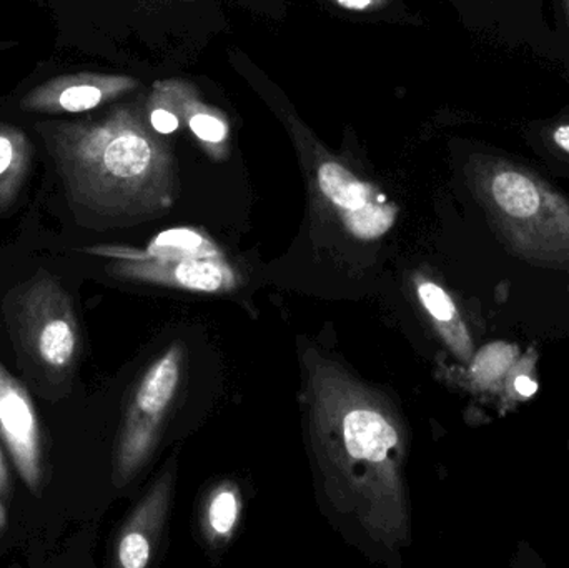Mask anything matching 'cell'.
Masks as SVG:
<instances>
[{
    "instance_id": "cell-19",
    "label": "cell",
    "mask_w": 569,
    "mask_h": 568,
    "mask_svg": "<svg viewBox=\"0 0 569 568\" xmlns=\"http://www.w3.org/2000/svg\"><path fill=\"white\" fill-rule=\"evenodd\" d=\"M515 389H517L520 396L533 397L535 393L538 392V383L537 380L531 379V377L520 376L515 380Z\"/></svg>"
},
{
    "instance_id": "cell-2",
    "label": "cell",
    "mask_w": 569,
    "mask_h": 568,
    "mask_svg": "<svg viewBox=\"0 0 569 568\" xmlns=\"http://www.w3.org/2000/svg\"><path fill=\"white\" fill-rule=\"evenodd\" d=\"M56 160L80 223L117 227L160 216L176 202L169 143L150 127L146 107H116L99 120L37 126Z\"/></svg>"
},
{
    "instance_id": "cell-20",
    "label": "cell",
    "mask_w": 569,
    "mask_h": 568,
    "mask_svg": "<svg viewBox=\"0 0 569 568\" xmlns=\"http://www.w3.org/2000/svg\"><path fill=\"white\" fill-rule=\"evenodd\" d=\"M340 6L347 7V9L351 10H368L371 7H377L378 3L383 2V0H337Z\"/></svg>"
},
{
    "instance_id": "cell-15",
    "label": "cell",
    "mask_w": 569,
    "mask_h": 568,
    "mask_svg": "<svg viewBox=\"0 0 569 568\" xmlns=\"http://www.w3.org/2000/svg\"><path fill=\"white\" fill-rule=\"evenodd\" d=\"M240 502L237 492L230 487L217 490L216 496L210 500L209 510H207V522L210 530L217 537H229L236 529L239 520Z\"/></svg>"
},
{
    "instance_id": "cell-16",
    "label": "cell",
    "mask_w": 569,
    "mask_h": 568,
    "mask_svg": "<svg viewBox=\"0 0 569 568\" xmlns=\"http://www.w3.org/2000/svg\"><path fill=\"white\" fill-rule=\"evenodd\" d=\"M513 360V350L507 346H490L475 359L473 373L480 382L498 379Z\"/></svg>"
},
{
    "instance_id": "cell-9",
    "label": "cell",
    "mask_w": 569,
    "mask_h": 568,
    "mask_svg": "<svg viewBox=\"0 0 569 568\" xmlns=\"http://www.w3.org/2000/svg\"><path fill=\"white\" fill-rule=\"evenodd\" d=\"M137 80L109 73H73L47 80L23 97L26 112L79 113L97 109L136 89Z\"/></svg>"
},
{
    "instance_id": "cell-14",
    "label": "cell",
    "mask_w": 569,
    "mask_h": 568,
    "mask_svg": "<svg viewBox=\"0 0 569 568\" xmlns=\"http://www.w3.org/2000/svg\"><path fill=\"white\" fill-rule=\"evenodd\" d=\"M193 90V86L186 80H159L153 83L146 106L150 127L160 136L176 133L182 127L183 109Z\"/></svg>"
},
{
    "instance_id": "cell-7",
    "label": "cell",
    "mask_w": 569,
    "mask_h": 568,
    "mask_svg": "<svg viewBox=\"0 0 569 568\" xmlns=\"http://www.w3.org/2000/svg\"><path fill=\"white\" fill-rule=\"evenodd\" d=\"M182 359V347H170L147 369L133 392L113 452L112 477L119 489L140 472L156 449L160 427L179 390Z\"/></svg>"
},
{
    "instance_id": "cell-8",
    "label": "cell",
    "mask_w": 569,
    "mask_h": 568,
    "mask_svg": "<svg viewBox=\"0 0 569 568\" xmlns=\"http://www.w3.org/2000/svg\"><path fill=\"white\" fill-rule=\"evenodd\" d=\"M0 439L30 492L43 486L42 430L29 390L0 362Z\"/></svg>"
},
{
    "instance_id": "cell-5",
    "label": "cell",
    "mask_w": 569,
    "mask_h": 568,
    "mask_svg": "<svg viewBox=\"0 0 569 568\" xmlns=\"http://www.w3.org/2000/svg\"><path fill=\"white\" fill-rule=\"evenodd\" d=\"M87 252L113 260L110 272L120 279L216 293L236 287L237 276L219 247L196 229L159 233L147 249L99 246Z\"/></svg>"
},
{
    "instance_id": "cell-17",
    "label": "cell",
    "mask_w": 569,
    "mask_h": 568,
    "mask_svg": "<svg viewBox=\"0 0 569 568\" xmlns=\"http://www.w3.org/2000/svg\"><path fill=\"white\" fill-rule=\"evenodd\" d=\"M550 140L561 153L569 157V122L557 123L550 130Z\"/></svg>"
},
{
    "instance_id": "cell-1",
    "label": "cell",
    "mask_w": 569,
    "mask_h": 568,
    "mask_svg": "<svg viewBox=\"0 0 569 568\" xmlns=\"http://www.w3.org/2000/svg\"><path fill=\"white\" fill-rule=\"evenodd\" d=\"M308 429L325 494L378 546L397 552L410 540L405 432L387 397L343 366L308 350Z\"/></svg>"
},
{
    "instance_id": "cell-4",
    "label": "cell",
    "mask_w": 569,
    "mask_h": 568,
    "mask_svg": "<svg viewBox=\"0 0 569 568\" xmlns=\"http://www.w3.org/2000/svg\"><path fill=\"white\" fill-rule=\"evenodd\" d=\"M3 312L23 370L46 386L70 382L82 340L62 283L50 273H37L10 290Z\"/></svg>"
},
{
    "instance_id": "cell-10",
    "label": "cell",
    "mask_w": 569,
    "mask_h": 568,
    "mask_svg": "<svg viewBox=\"0 0 569 568\" xmlns=\"http://www.w3.org/2000/svg\"><path fill=\"white\" fill-rule=\"evenodd\" d=\"M170 477L163 476L143 497L117 540V564L122 568H146L153 552L157 534L169 506Z\"/></svg>"
},
{
    "instance_id": "cell-6",
    "label": "cell",
    "mask_w": 569,
    "mask_h": 568,
    "mask_svg": "<svg viewBox=\"0 0 569 568\" xmlns=\"http://www.w3.org/2000/svg\"><path fill=\"white\" fill-rule=\"evenodd\" d=\"M287 126L318 199L333 210L341 226L357 239L383 237L397 222L398 207L331 156L300 120L288 117Z\"/></svg>"
},
{
    "instance_id": "cell-22",
    "label": "cell",
    "mask_w": 569,
    "mask_h": 568,
    "mask_svg": "<svg viewBox=\"0 0 569 568\" xmlns=\"http://www.w3.org/2000/svg\"><path fill=\"white\" fill-rule=\"evenodd\" d=\"M565 6H567L568 20H569V0H565Z\"/></svg>"
},
{
    "instance_id": "cell-12",
    "label": "cell",
    "mask_w": 569,
    "mask_h": 568,
    "mask_svg": "<svg viewBox=\"0 0 569 568\" xmlns=\"http://www.w3.org/2000/svg\"><path fill=\"white\" fill-rule=\"evenodd\" d=\"M417 293L420 297L421 306L430 313L435 326L438 327L448 346L461 359H470V336H468L467 327L461 322L457 306H455L453 299L448 296L447 290L441 289L438 283L430 282V280H420L417 283Z\"/></svg>"
},
{
    "instance_id": "cell-11",
    "label": "cell",
    "mask_w": 569,
    "mask_h": 568,
    "mask_svg": "<svg viewBox=\"0 0 569 568\" xmlns=\"http://www.w3.org/2000/svg\"><path fill=\"white\" fill-rule=\"evenodd\" d=\"M183 123L207 156L220 162L230 156V123L222 110L200 100L197 90L187 99Z\"/></svg>"
},
{
    "instance_id": "cell-21",
    "label": "cell",
    "mask_w": 569,
    "mask_h": 568,
    "mask_svg": "<svg viewBox=\"0 0 569 568\" xmlns=\"http://www.w3.org/2000/svg\"><path fill=\"white\" fill-rule=\"evenodd\" d=\"M7 524H9V514H7L6 506H3L2 499H0V536L6 532Z\"/></svg>"
},
{
    "instance_id": "cell-3",
    "label": "cell",
    "mask_w": 569,
    "mask_h": 568,
    "mask_svg": "<svg viewBox=\"0 0 569 568\" xmlns=\"http://www.w3.org/2000/svg\"><path fill=\"white\" fill-rule=\"evenodd\" d=\"M471 189L505 242L533 260L569 259V200L537 172L503 159L475 153L467 167Z\"/></svg>"
},
{
    "instance_id": "cell-13",
    "label": "cell",
    "mask_w": 569,
    "mask_h": 568,
    "mask_svg": "<svg viewBox=\"0 0 569 568\" xmlns=\"http://www.w3.org/2000/svg\"><path fill=\"white\" fill-rule=\"evenodd\" d=\"M30 162L29 139L16 127L0 123V212L16 202Z\"/></svg>"
},
{
    "instance_id": "cell-18",
    "label": "cell",
    "mask_w": 569,
    "mask_h": 568,
    "mask_svg": "<svg viewBox=\"0 0 569 568\" xmlns=\"http://www.w3.org/2000/svg\"><path fill=\"white\" fill-rule=\"evenodd\" d=\"M12 496V484H10L9 466L3 457L2 447H0V499L7 500Z\"/></svg>"
}]
</instances>
